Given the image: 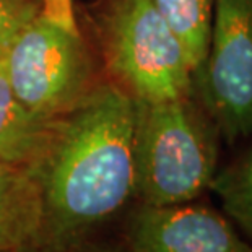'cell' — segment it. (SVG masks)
I'll return each mask as SVG.
<instances>
[{
	"instance_id": "1",
	"label": "cell",
	"mask_w": 252,
	"mask_h": 252,
	"mask_svg": "<svg viewBox=\"0 0 252 252\" xmlns=\"http://www.w3.org/2000/svg\"><path fill=\"white\" fill-rule=\"evenodd\" d=\"M137 109L138 101L104 80L61 117L34 169L44 198L37 251H77L135 197Z\"/></svg>"
},
{
	"instance_id": "2",
	"label": "cell",
	"mask_w": 252,
	"mask_h": 252,
	"mask_svg": "<svg viewBox=\"0 0 252 252\" xmlns=\"http://www.w3.org/2000/svg\"><path fill=\"white\" fill-rule=\"evenodd\" d=\"M220 132L195 93L138 103L135 197L163 207L195 200L218 171Z\"/></svg>"
},
{
	"instance_id": "3",
	"label": "cell",
	"mask_w": 252,
	"mask_h": 252,
	"mask_svg": "<svg viewBox=\"0 0 252 252\" xmlns=\"http://www.w3.org/2000/svg\"><path fill=\"white\" fill-rule=\"evenodd\" d=\"M3 65L18 98L52 119L72 111L98 83L72 0H41L3 56Z\"/></svg>"
},
{
	"instance_id": "4",
	"label": "cell",
	"mask_w": 252,
	"mask_h": 252,
	"mask_svg": "<svg viewBox=\"0 0 252 252\" xmlns=\"http://www.w3.org/2000/svg\"><path fill=\"white\" fill-rule=\"evenodd\" d=\"M96 30L108 80L138 103L194 93V70L153 0H104Z\"/></svg>"
},
{
	"instance_id": "5",
	"label": "cell",
	"mask_w": 252,
	"mask_h": 252,
	"mask_svg": "<svg viewBox=\"0 0 252 252\" xmlns=\"http://www.w3.org/2000/svg\"><path fill=\"white\" fill-rule=\"evenodd\" d=\"M194 93L228 143L252 135V0H215Z\"/></svg>"
},
{
	"instance_id": "6",
	"label": "cell",
	"mask_w": 252,
	"mask_h": 252,
	"mask_svg": "<svg viewBox=\"0 0 252 252\" xmlns=\"http://www.w3.org/2000/svg\"><path fill=\"white\" fill-rule=\"evenodd\" d=\"M128 252H252L217 210L186 202L176 205H142L127 226Z\"/></svg>"
},
{
	"instance_id": "7",
	"label": "cell",
	"mask_w": 252,
	"mask_h": 252,
	"mask_svg": "<svg viewBox=\"0 0 252 252\" xmlns=\"http://www.w3.org/2000/svg\"><path fill=\"white\" fill-rule=\"evenodd\" d=\"M44 198L34 171L0 161V252L37 251Z\"/></svg>"
},
{
	"instance_id": "8",
	"label": "cell",
	"mask_w": 252,
	"mask_h": 252,
	"mask_svg": "<svg viewBox=\"0 0 252 252\" xmlns=\"http://www.w3.org/2000/svg\"><path fill=\"white\" fill-rule=\"evenodd\" d=\"M61 117H44L13 91L0 59V161L34 171L49 152Z\"/></svg>"
},
{
	"instance_id": "9",
	"label": "cell",
	"mask_w": 252,
	"mask_h": 252,
	"mask_svg": "<svg viewBox=\"0 0 252 252\" xmlns=\"http://www.w3.org/2000/svg\"><path fill=\"white\" fill-rule=\"evenodd\" d=\"M153 3L179 37L195 75L208 51L215 0H153Z\"/></svg>"
},
{
	"instance_id": "10",
	"label": "cell",
	"mask_w": 252,
	"mask_h": 252,
	"mask_svg": "<svg viewBox=\"0 0 252 252\" xmlns=\"http://www.w3.org/2000/svg\"><path fill=\"white\" fill-rule=\"evenodd\" d=\"M224 213L252 241V147L213 176L210 187Z\"/></svg>"
},
{
	"instance_id": "11",
	"label": "cell",
	"mask_w": 252,
	"mask_h": 252,
	"mask_svg": "<svg viewBox=\"0 0 252 252\" xmlns=\"http://www.w3.org/2000/svg\"><path fill=\"white\" fill-rule=\"evenodd\" d=\"M41 0H0V59L7 54L15 37L34 18Z\"/></svg>"
},
{
	"instance_id": "12",
	"label": "cell",
	"mask_w": 252,
	"mask_h": 252,
	"mask_svg": "<svg viewBox=\"0 0 252 252\" xmlns=\"http://www.w3.org/2000/svg\"><path fill=\"white\" fill-rule=\"evenodd\" d=\"M73 252H128V251H112V249H94V248H85V246H82V248H78L77 251Z\"/></svg>"
}]
</instances>
